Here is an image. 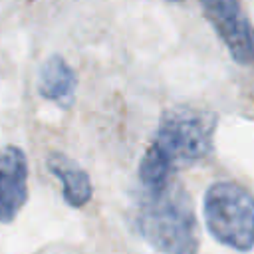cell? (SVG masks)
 Segmentation results:
<instances>
[{"label":"cell","mask_w":254,"mask_h":254,"mask_svg":"<svg viewBox=\"0 0 254 254\" xmlns=\"http://www.w3.org/2000/svg\"><path fill=\"white\" fill-rule=\"evenodd\" d=\"M200 6L232 60L250 65L254 62V30L238 0H200Z\"/></svg>","instance_id":"cell-4"},{"label":"cell","mask_w":254,"mask_h":254,"mask_svg":"<svg viewBox=\"0 0 254 254\" xmlns=\"http://www.w3.org/2000/svg\"><path fill=\"white\" fill-rule=\"evenodd\" d=\"M216 117L202 109L175 107L159 123L155 139L139 165V181L145 189H157L175 179L181 167L194 165L210 155Z\"/></svg>","instance_id":"cell-1"},{"label":"cell","mask_w":254,"mask_h":254,"mask_svg":"<svg viewBox=\"0 0 254 254\" xmlns=\"http://www.w3.org/2000/svg\"><path fill=\"white\" fill-rule=\"evenodd\" d=\"M137 232L161 254H196L198 234L192 200L175 179L157 189H141L135 206Z\"/></svg>","instance_id":"cell-2"},{"label":"cell","mask_w":254,"mask_h":254,"mask_svg":"<svg viewBox=\"0 0 254 254\" xmlns=\"http://www.w3.org/2000/svg\"><path fill=\"white\" fill-rule=\"evenodd\" d=\"M75 71L67 65L62 56H52L40 69V93L60 105H67L75 91Z\"/></svg>","instance_id":"cell-7"},{"label":"cell","mask_w":254,"mask_h":254,"mask_svg":"<svg viewBox=\"0 0 254 254\" xmlns=\"http://www.w3.org/2000/svg\"><path fill=\"white\" fill-rule=\"evenodd\" d=\"M28 198V161L20 147L0 149V222H12Z\"/></svg>","instance_id":"cell-5"},{"label":"cell","mask_w":254,"mask_h":254,"mask_svg":"<svg viewBox=\"0 0 254 254\" xmlns=\"http://www.w3.org/2000/svg\"><path fill=\"white\" fill-rule=\"evenodd\" d=\"M48 169L62 181L64 198L69 206L79 208L91 198V181L87 173L64 153H52L48 157Z\"/></svg>","instance_id":"cell-6"},{"label":"cell","mask_w":254,"mask_h":254,"mask_svg":"<svg viewBox=\"0 0 254 254\" xmlns=\"http://www.w3.org/2000/svg\"><path fill=\"white\" fill-rule=\"evenodd\" d=\"M208 232L224 246L246 252L254 246V196L232 181L208 187L202 202Z\"/></svg>","instance_id":"cell-3"}]
</instances>
